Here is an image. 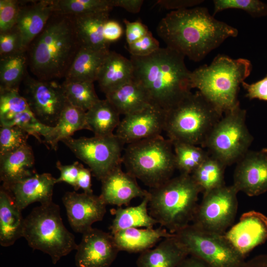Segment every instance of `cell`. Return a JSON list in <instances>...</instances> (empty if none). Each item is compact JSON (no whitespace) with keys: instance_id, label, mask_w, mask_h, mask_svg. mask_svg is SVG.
Segmentation results:
<instances>
[{"instance_id":"obj_50","label":"cell","mask_w":267,"mask_h":267,"mask_svg":"<svg viewBox=\"0 0 267 267\" xmlns=\"http://www.w3.org/2000/svg\"><path fill=\"white\" fill-rule=\"evenodd\" d=\"M91 172L89 169L86 168L82 164H79V173L75 190L80 188L83 190L84 192L92 194L91 188Z\"/></svg>"},{"instance_id":"obj_43","label":"cell","mask_w":267,"mask_h":267,"mask_svg":"<svg viewBox=\"0 0 267 267\" xmlns=\"http://www.w3.org/2000/svg\"><path fill=\"white\" fill-rule=\"evenodd\" d=\"M24 52L22 39L17 29H12L0 33V57Z\"/></svg>"},{"instance_id":"obj_21","label":"cell","mask_w":267,"mask_h":267,"mask_svg":"<svg viewBox=\"0 0 267 267\" xmlns=\"http://www.w3.org/2000/svg\"><path fill=\"white\" fill-rule=\"evenodd\" d=\"M56 179L49 173H36L8 187L2 186L8 190L17 206L23 210L35 202L44 204L52 202Z\"/></svg>"},{"instance_id":"obj_16","label":"cell","mask_w":267,"mask_h":267,"mask_svg":"<svg viewBox=\"0 0 267 267\" xmlns=\"http://www.w3.org/2000/svg\"><path fill=\"white\" fill-rule=\"evenodd\" d=\"M62 200L71 227L82 234L91 228L93 223L102 221L106 212L107 205L93 193L68 191Z\"/></svg>"},{"instance_id":"obj_28","label":"cell","mask_w":267,"mask_h":267,"mask_svg":"<svg viewBox=\"0 0 267 267\" xmlns=\"http://www.w3.org/2000/svg\"><path fill=\"white\" fill-rule=\"evenodd\" d=\"M110 51L109 49H95L82 46L64 81L93 83L96 81L100 68Z\"/></svg>"},{"instance_id":"obj_48","label":"cell","mask_w":267,"mask_h":267,"mask_svg":"<svg viewBox=\"0 0 267 267\" xmlns=\"http://www.w3.org/2000/svg\"><path fill=\"white\" fill-rule=\"evenodd\" d=\"M123 34V28L118 22L108 19L105 22L103 28V37L108 44L118 41Z\"/></svg>"},{"instance_id":"obj_38","label":"cell","mask_w":267,"mask_h":267,"mask_svg":"<svg viewBox=\"0 0 267 267\" xmlns=\"http://www.w3.org/2000/svg\"><path fill=\"white\" fill-rule=\"evenodd\" d=\"M18 126L29 135L34 136L40 142H43L41 136L44 137V141L46 140L52 129V127L47 126L40 122L31 110L15 114L10 120L0 125V126Z\"/></svg>"},{"instance_id":"obj_4","label":"cell","mask_w":267,"mask_h":267,"mask_svg":"<svg viewBox=\"0 0 267 267\" xmlns=\"http://www.w3.org/2000/svg\"><path fill=\"white\" fill-rule=\"evenodd\" d=\"M252 65L245 58L234 59L219 54L209 65L191 72L192 88H196L222 113L239 104L240 85L250 75Z\"/></svg>"},{"instance_id":"obj_15","label":"cell","mask_w":267,"mask_h":267,"mask_svg":"<svg viewBox=\"0 0 267 267\" xmlns=\"http://www.w3.org/2000/svg\"><path fill=\"white\" fill-rule=\"evenodd\" d=\"M76 251L77 267H110L120 251L111 233L93 227L82 234Z\"/></svg>"},{"instance_id":"obj_3","label":"cell","mask_w":267,"mask_h":267,"mask_svg":"<svg viewBox=\"0 0 267 267\" xmlns=\"http://www.w3.org/2000/svg\"><path fill=\"white\" fill-rule=\"evenodd\" d=\"M81 47L73 15L54 11L26 50L28 65L38 79L65 78Z\"/></svg>"},{"instance_id":"obj_22","label":"cell","mask_w":267,"mask_h":267,"mask_svg":"<svg viewBox=\"0 0 267 267\" xmlns=\"http://www.w3.org/2000/svg\"><path fill=\"white\" fill-rule=\"evenodd\" d=\"M33 150L28 143L0 156V179L8 187L36 173Z\"/></svg>"},{"instance_id":"obj_9","label":"cell","mask_w":267,"mask_h":267,"mask_svg":"<svg viewBox=\"0 0 267 267\" xmlns=\"http://www.w3.org/2000/svg\"><path fill=\"white\" fill-rule=\"evenodd\" d=\"M246 111L240 104L224 113L212 129L202 147L226 166L237 163L253 140L246 124Z\"/></svg>"},{"instance_id":"obj_27","label":"cell","mask_w":267,"mask_h":267,"mask_svg":"<svg viewBox=\"0 0 267 267\" xmlns=\"http://www.w3.org/2000/svg\"><path fill=\"white\" fill-rule=\"evenodd\" d=\"M105 96L120 114L124 116L153 104L144 88L134 79L107 93Z\"/></svg>"},{"instance_id":"obj_11","label":"cell","mask_w":267,"mask_h":267,"mask_svg":"<svg viewBox=\"0 0 267 267\" xmlns=\"http://www.w3.org/2000/svg\"><path fill=\"white\" fill-rule=\"evenodd\" d=\"M61 141L89 166L92 175L99 180L122 164L125 144L115 134L108 136L70 137Z\"/></svg>"},{"instance_id":"obj_34","label":"cell","mask_w":267,"mask_h":267,"mask_svg":"<svg viewBox=\"0 0 267 267\" xmlns=\"http://www.w3.org/2000/svg\"><path fill=\"white\" fill-rule=\"evenodd\" d=\"M28 65L26 52L0 58V89H18L23 81Z\"/></svg>"},{"instance_id":"obj_2","label":"cell","mask_w":267,"mask_h":267,"mask_svg":"<svg viewBox=\"0 0 267 267\" xmlns=\"http://www.w3.org/2000/svg\"><path fill=\"white\" fill-rule=\"evenodd\" d=\"M185 56L166 46L149 55L131 56L134 80L141 84L153 104L167 111L182 100L192 89Z\"/></svg>"},{"instance_id":"obj_24","label":"cell","mask_w":267,"mask_h":267,"mask_svg":"<svg viewBox=\"0 0 267 267\" xmlns=\"http://www.w3.org/2000/svg\"><path fill=\"white\" fill-rule=\"evenodd\" d=\"M188 254L175 237L165 238L155 248L140 253L137 267H178Z\"/></svg>"},{"instance_id":"obj_44","label":"cell","mask_w":267,"mask_h":267,"mask_svg":"<svg viewBox=\"0 0 267 267\" xmlns=\"http://www.w3.org/2000/svg\"><path fill=\"white\" fill-rule=\"evenodd\" d=\"M160 47L158 41L150 31L139 40L127 45L128 50L131 55L140 57L149 55Z\"/></svg>"},{"instance_id":"obj_36","label":"cell","mask_w":267,"mask_h":267,"mask_svg":"<svg viewBox=\"0 0 267 267\" xmlns=\"http://www.w3.org/2000/svg\"><path fill=\"white\" fill-rule=\"evenodd\" d=\"M62 86L68 102L86 112L100 100L93 82L64 81Z\"/></svg>"},{"instance_id":"obj_30","label":"cell","mask_w":267,"mask_h":267,"mask_svg":"<svg viewBox=\"0 0 267 267\" xmlns=\"http://www.w3.org/2000/svg\"><path fill=\"white\" fill-rule=\"evenodd\" d=\"M121 115L107 99H100L86 112L88 130L95 136H108L114 134L121 121Z\"/></svg>"},{"instance_id":"obj_17","label":"cell","mask_w":267,"mask_h":267,"mask_svg":"<svg viewBox=\"0 0 267 267\" xmlns=\"http://www.w3.org/2000/svg\"><path fill=\"white\" fill-rule=\"evenodd\" d=\"M233 185L249 196L267 191V148L248 151L237 163Z\"/></svg>"},{"instance_id":"obj_12","label":"cell","mask_w":267,"mask_h":267,"mask_svg":"<svg viewBox=\"0 0 267 267\" xmlns=\"http://www.w3.org/2000/svg\"><path fill=\"white\" fill-rule=\"evenodd\" d=\"M238 192L233 185H224L203 194L192 224L206 231L224 234L235 220Z\"/></svg>"},{"instance_id":"obj_31","label":"cell","mask_w":267,"mask_h":267,"mask_svg":"<svg viewBox=\"0 0 267 267\" xmlns=\"http://www.w3.org/2000/svg\"><path fill=\"white\" fill-rule=\"evenodd\" d=\"M86 114V111L68 103L56 125L52 127L49 137L44 142L49 144L53 149L56 150L59 141L71 137L77 131L88 130Z\"/></svg>"},{"instance_id":"obj_33","label":"cell","mask_w":267,"mask_h":267,"mask_svg":"<svg viewBox=\"0 0 267 267\" xmlns=\"http://www.w3.org/2000/svg\"><path fill=\"white\" fill-rule=\"evenodd\" d=\"M226 166L210 155L191 174L194 181L203 194L225 185L224 171Z\"/></svg>"},{"instance_id":"obj_18","label":"cell","mask_w":267,"mask_h":267,"mask_svg":"<svg viewBox=\"0 0 267 267\" xmlns=\"http://www.w3.org/2000/svg\"><path fill=\"white\" fill-rule=\"evenodd\" d=\"M224 234L245 258L256 247L267 240V217L254 211L245 213Z\"/></svg>"},{"instance_id":"obj_29","label":"cell","mask_w":267,"mask_h":267,"mask_svg":"<svg viewBox=\"0 0 267 267\" xmlns=\"http://www.w3.org/2000/svg\"><path fill=\"white\" fill-rule=\"evenodd\" d=\"M73 16L82 46L95 49H109L110 44L105 41L103 37V28L105 22L109 19V12Z\"/></svg>"},{"instance_id":"obj_5","label":"cell","mask_w":267,"mask_h":267,"mask_svg":"<svg viewBox=\"0 0 267 267\" xmlns=\"http://www.w3.org/2000/svg\"><path fill=\"white\" fill-rule=\"evenodd\" d=\"M149 192V213L169 232L175 233L192 221L201 191L191 175L180 174Z\"/></svg>"},{"instance_id":"obj_52","label":"cell","mask_w":267,"mask_h":267,"mask_svg":"<svg viewBox=\"0 0 267 267\" xmlns=\"http://www.w3.org/2000/svg\"><path fill=\"white\" fill-rule=\"evenodd\" d=\"M240 267H267V254L258 255L245 261Z\"/></svg>"},{"instance_id":"obj_39","label":"cell","mask_w":267,"mask_h":267,"mask_svg":"<svg viewBox=\"0 0 267 267\" xmlns=\"http://www.w3.org/2000/svg\"><path fill=\"white\" fill-rule=\"evenodd\" d=\"M28 110H30L28 103L18 89H0V125L15 114Z\"/></svg>"},{"instance_id":"obj_45","label":"cell","mask_w":267,"mask_h":267,"mask_svg":"<svg viewBox=\"0 0 267 267\" xmlns=\"http://www.w3.org/2000/svg\"><path fill=\"white\" fill-rule=\"evenodd\" d=\"M79 163L75 162L74 163L64 165L60 161H57L56 166L59 170L60 175L56 179V182H64L72 186L75 189L79 173Z\"/></svg>"},{"instance_id":"obj_41","label":"cell","mask_w":267,"mask_h":267,"mask_svg":"<svg viewBox=\"0 0 267 267\" xmlns=\"http://www.w3.org/2000/svg\"><path fill=\"white\" fill-rule=\"evenodd\" d=\"M29 134L16 126H3L0 129V156L13 151L27 143Z\"/></svg>"},{"instance_id":"obj_7","label":"cell","mask_w":267,"mask_h":267,"mask_svg":"<svg viewBox=\"0 0 267 267\" xmlns=\"http://www.w3.org/2000/svg\"><path fill=\"white\" fill-rule=\"evenodd\" d=\"M122 164L136 179L156 187L172 178L176 169L173 143L160 135L128 144Z\"/></svg>"},{"instance_id":"obj_1","label":"cell","mask_w":267,"mask_h":267,"mask_svg":"<svg viewBox=\"0 0 267 267\" xmlns=\"http://www.w3.org/2000/svg\"><path fill=\"white\" fill-rule=\"evenodd\" d=\"M156 32L167 47L195 62L238 33L201 6L171 11L160 21Z\"/></svg>"},{"instance_id":"obj_40","label":"cell","mask_w":267,"mask_h":267,"mask_svg":"<svg viewBox=\"0 0 267 267\" xmlns=\"http://www.w3.org/2000/svg\"><path fill=\"white\" fill-rule=\"evenodd\" d=\"M213 3V16L231 8L243 10L254 18L267 16V4L258 0H214Z\"/></svg>"},{"instance_id":"obj_25","label":"cell","mask_w":267,"mask_h":267,"mask_svg":"<svg viewBox=\"0 0 267 267\" xmlns=\"http://www.w3.org/2000/svg\"><path fill=\"white\" fill-rule=\"evenodd\" d=\"M133 79L134 68L130 59L110 51L100 68L96 81L105 94Z\"/></svg>"},{"instance_id":"obj_53","label":"cell","mask_w":267,"mask_h":267,"mask_svg":"<svg viewBox=\"0 0 267 267\" xmlns=\"http://www.w3.org/2000/svg\"><path fill=\"white\" fill-rule=\"evenodd\" d=\"M188 256L179 264L178 267H210L202 260L192 256Z\"/></svg>"},{"instance_id":"obj_20","label":"cell","mask_w":267,"mask_h":267,"mask_svg":"<svg viewBox=\"0 0 267 267\" xmlns=\"http://www.w3.org/2000/svg\"><path fill=\"white\" fill-rule=\"evenodd\" d=\"M54 11L53 0L22 1L15 26L20 34L24 52Z\"/></svg>"},{"instance_id":"obj_8","label":"cell","mask_w":267,"mask_h":267,"mask_svg":"<svg viewBox=\"0 0 267 267\" xmlns=\"http://www.w3.org/2000/svg\"><path fill=\"white\" fill-rule=\"evenodd\" d=\"M60 213L53 201L36 207L25 218L23 236L30 247L48 254L54 265L78 246Z\"/></svg>"},{"instance_id":"obj_42","label":"cell","mask_w":267,"mask_h":267,"mask_svg":"<svg viewBox=\"0 0 267 267\" xmlns=\"http://www.w3.org/2000/svg\"><path fill=\"white\" fill-rule=\"evenodd\" d=\"M22 3L16 0H0V33L15 26Z\"/></svg>"},{"instance_id":"obj_23","label":"cell","mask_w":267,"mask_h":267,"mask_svg":"<svg viewBox=\"0 0 267 267\" xmlns=\"http://www.w3.org/2000/svg\"><path fill=\"white\" fill-rule=\"evenodd\" d=\"M25 218L11 194L2 185L0 189V244L12 245L23 237Z\"/></svg>"},{"instance_id":"obj_37","label":"cell","mask_w":267,"mask_h":267,"mask_svg":"<svg viewBox=\"0 0 267 267\" xmlns=\"http://www.w3.org/2000/svg\"><path fill=\"white\" fill-rule=\"evenodd\" d=\"M55 11L77 15L108 12L114 7L113 0H53Z\"/></svg>"},{"instance_id":"obj_47","label":"cell","mask_w":267,"mask_h":267,"mask_svg":"<svg viewBox=\"0 0 267 267\" xmlns=\"http://www.w3.org/2000/svg\"><path fill=\"white\" fill-rule=\"evenodd\" d=\"M127 44H130L145 36L149 31L147 26L138 21L131 22L124 19Z\"/></svg>"},{"instance_id":"obj_32","label":"cell","mask_w":267,"mask_h":267,"mask_svg":"<svg viewBox=\"0 0 267 267\" xmlns=\"http://www.w3.org/2000/svg\"><path fill=\"white\" fill-rule=\"evenodd\" d=\"M149 194L135 206L119 207L114 212L115 215L110 226L111 234L132 227H143L152 228L157 222L148 212Z\"/></svg>"},{"instance_id":"obj_49","label":"cell","mask_w":267,"mask_h":267,"mask_svg":"<svg viewBox=\"0 0 267 267\" xmlns=\"http://www.w3.org/2000/svg\"><path fill=\"white\" fill-rule=\"evenodd\" d=\"M204 0H159L156 2L161 7L172 11L189 8L199 5Z\"/></svg>"},{"instance_id":"obj_26","label":"cell","mask_w":267,"mask_h":267,"mask_svg":"<svg viewBox=\"0 0 267 267\" xmlns=\"http://www.w3.org/2000/svg\"><path fill=\"white\" fill-rule=\"evenodd\" d=\"M174 235L162 226L155 229L129 228L112 234L120 251L140 253L152 248L162 238Z\"/></svg>"},{"instance_id":"obj_10","label":"cell","mask_w":267,"mask_h":267,"mask_svg":"<svg viewBox=\"0 0 267 267\" xmlns=\"http://www.w3.org/2000/svg\"><path fill=\"white\" fill-rule=\"evenodd\" d=\"M175 235L188 255L210 267H240L245 261L224 234L206 231L189 224Z\"/></svg>"},{"instance_id":"obj_46","label":"cell","mask_w":267,"mask_h":267,"mask_svg":"<svg viewBox=\"0 0 267 267\" xmlns=\"http://www.w3.org/2000/svg\"><path fill=\"white\" fill-rule=\"evenodd\" d=\"M246 90V97L250 99H259L267 101V75L262 80L250 84L245 81L241 84Z\"/></svg>"},{"instance_id":"obj_35","label":"cell","mask_w":267,"mask_h":267,"mask_svg":"<svg viewBox=\"0 0 267 267\" xmlns=\"http://www.w3.org/2000/svg\"><path fill=\"white\" fill-rule=\"evenodd\" d=\"M175 156L176 169L180 174H191L210 155L204 148L183 142L173 143Z\"/></svg>"},{"instance_id":"obj_19","label":"cell","mask_w":267,"mask_h":267,"mask_svg":"<svg viewBox=\"0 0 267 267\" xmlns=\"http://www.w3.org/2000/svg\"><path fill=\"white\" fill-rule=\"evenodd\" d=\"M136 179L128 172L123 171L121 166H118L100 180L99 196L106 205L119 207L129 205L134 198H143L149 195V192L141 188Z\"/></svg>"},{"instance_id":"obj_51","label":"cell","mask_w":267,"mask_h":267,"mask_svg":"<svg viewBox=\"0 0 267 267\" xmlns=\"http://www.w3.org/2000/svg\"><path fill=\"white\" fill-rule=\"evenodd\" d=\"M114 7H119L127 11L137 13L140 10L143 0H113Z\"/></svg>"},{"instance_id":"obj_6","label":"cell","mask_w":267,"mask_h":267,"mask_svg":"<svg viewBox=\"0 0 267 267\" xmlns=\"http://www.w3.org/2000/svg\"><path fill=\"white\" fill-rule=\"evenodd\" d=\"M165 112L164 132L172 143L183 142L202 147L223 116L198 90L191 92Z\"/></svg>"},{"instance_id":"obj_13","label":"cell","mask_w":267,"mask_h":267,"mask_svg":"<svg viewBox=\"0 0 267 267\" xmlns=\"http://www.w3.org/2000/svg\"><path fill=\"white\" fill-rule=\"evenodd\" d=\"M23 81V96L31 112L43 124L55 126L68 103L62 84H59L56 80L44 81L34 78L28 74H26Z\"/></svg>"},{"instance_id":"obj_14","label":"cell","mask_w":267,"mask_h":267,"mask_svg":"<svg viewBox=\"0 0 267 267\" xmlns=\"http://www.w3.org/2000/svg\"><path fill=\"white\" fill-rule=\"evenodd\" d=\"M166 112L152 104L138 112L124 116L115 134L125 144L161 135Z\"/></svg>"}]
</instances>
